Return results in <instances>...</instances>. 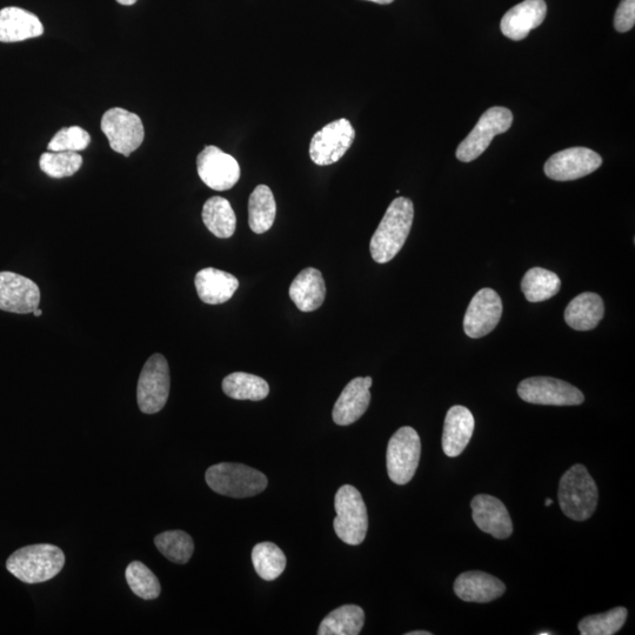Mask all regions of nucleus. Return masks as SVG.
Wrapping results in <instances>:
<instances>
[{
  "label": "nucleus",
  "instance_id": "obj_1",
  "mask_svg": "<svg viewBox=\"0 0 635 635\" xmlns=\"http://www.w3.org/2000/svg\"><path fill=\"white\" fill-rule=\"evenodd\" d=\"M414 219L412 200L394 199L371 239L370 251L374 262L386 264L397 256L409 237Z\"/></svg>",
  "mask_w": 635,
  "mask_h": 635
},
{
  "label": "nucleus",
  "instance_id": "obj_2",
  "mask_svg": "<svg viewBox=\"0 0 635 635\" xmlns=\"http://www.w3.org/2000/svg\"><path fill=\"white\" fill-rule=\"evenodd\" d=\"M65 565L64 552L50 544L25 546L12 553L6 568L25 584L45 583L57 576Z\"/></svg>",
  "mask_w": 635,
  "mask_h": 635
},
{
  "label": "nucleus",
  "instance_id": "obj_3",
  "mask_svg": "<svg viewBox=\"0 0 635 635\" xmlns=\"http://www.w3.org/2000/svg\"><path fill=\"white\" fill-rule=\"evenodd\" d=\"M561 511L576 521L590 519L597 510L598 487L584 465H574L561 477L558 492Z\"/></svg>",
  "mask_w": 635,
  "mask_h": 635
},
{
  "label": "nucleus",
  "instance_id": "obj_4",
  "mask_svg": "<svg viewBox=\"0 0 635 635\" xmlns=\"http://www.w3.org/2000/svg\"><path fill=\"white\" fill-rule=\"evenodd\" d=\"M205 479L212 491L225 497L238 499L257 496L264 492L269 483L264 473L235 463H220L211 466L206 471Z\"/></svg>",
  "mask_w": 635,
  "mask_h": 635
},
{
  "label": "nucleus",
  "instance_id": "obj_5",
  "mask_svg": "<svg viewBox=\"0 0 635 635\" xmlns=\"http://www.w3.org/2000/svg\"><path fill=\"white\" fill-rule=\"evenodd\" d=\"M337 517L333 521L334 532L345 544L357 546L363 543L369 528V517L362 494L351 485L340 487L334 499Z\"/></svg>",
  "mask_w": 635,
  "mask_h": 635
},
{
  "label": "nucleus",
  "instance_id": "obj_6",
  "mask_svg": "<svg viewBox=\"0 0 635 635\" xmlns=\"http://www.w3.org/2000/svg\"><path fill=\"white\" fill-rule=\"evenodd\" d=\"M421 441L419 434L410 426L401 427L387 446L386 464L389 477L394 484H409L419 466Z\"/></svg>",
  "mask_w": 635,
  "mask_h": 635
},
{
  "label": "nucleus",
  "instance_id": "obj_7",
  "mask_svg": "<svg viewBox=\"0 0 635 635\" xmlns=\"http://www.w3.org/2000/svg\"><path fill=\"white\" fill-rule=\"evenodd\" d=\"M512 112L501 106H494L480 117L476 126L457 149L456 156L463 163H471L489 149L494 137L511 129Z\"/></svg>",
  "mask_w": 635,
  "mask_h": 635
},
{
  "label": "nucleus",
  "instance_id": "obj_8",
  "mask_svg": "<svg viewBox=\"0 0 635 635\" xmlns=\"http://www.w3.org/2000/svg\"><path fill=\"white\" fill-rule=\"evenodd\" d=\"M170 367L162 354L156 353L147 360L140 373L137 399L140 411L155 414L164 409L170 396Z\"/></svg>",
  "mask_w": 635,
  "mask_h": 635
},
{
  "label": "nucleus",
  "instance_id": "obj_9",
  "mask_svg": "<svg viewBox=\"0 0 635 635\" xmlns=\"http://www.w3.org/2000/svg\"><path fill=\"white\" fill-rule=\"evenodd\" d=\"M102 131L108 138L111 149L120 155L129 157L139 149L145 138L142 119L122 108H113L104 113Z\"/></svg>",
  "mask_w": 635,
  "mask_h": 635
},
{
  "label": "nucleus",
  "instance_id": "obj_10",
  "mask_svg": "<svg viewBox=\"0 0 635 635\" xmlns=\"http://www.w3.org/2000/svg\"><path fill=\"white\" fill-rule=\"evenodd\" d=\"M518 394L526 403L550 406H577L585 401L583 392L564 380L533 377L518 386Z\"/></svg>",
  "mask_w": 635,
  "mask_h": 635
},
{
  "label": "nucleus",
  "instance_id": "obj_11",
  "mask_svg": "<svg viewBox=\"0 0 635 635\" xmlns=\"http://www.w3.org/2000/svg\"><path fill=\"white\" fill-rule=\"evenodd\" d=\"M356 138L350 120H336L323 127L313 136L310 144V157L319 166L332 165L339 162L350 150Z\"/></svg>",
  "mask_w": 635,
  "mask_h": 635
},
{
  "label": "nucleus",
  "instance_id": "obj_12",
  "mask_svg": "<svg viewBox=\"0 0 635 635\" xmlns=\"http://www.w3.org/2000/svg\"><path fill=\"white\" fill-rule=\"evenodd\" d=\"M603 158L587 147H571L560 151L547 160L544 171L548 178L557 182H571L597 171Z\"/></svg>",
  "mask_w": 635,
  "mask_h": 635
},
{
  "label": "nucleus",
  "instance_id": "obj_13",
  "mask_svg": "<svg viewBox=\"0 0 635 635\" xmlns=\"http://www.w3.org/2000/svg\"><path fill=\"white\" fill-rule=\"evenodd\" d=\"M197 170L203 183L215 191H227L238 183L240 166L235 158L217 146H206L197 158Z\"/></svg>",
  "mask_w": 635,
  "mask_h": 635
},
{
  "label": "nucleus",
  "instance_id": "obj_14",
  "mask_svg": "<svg viewBox=\"0 0 635 635\" xmlns=\"http://www.w3.org/2000/svg\"><path fill=\"white\" fill-rule=\"evenodd\" d=\"M501 316H503V302L499 294L492 289L480 290L473 297L466 311L464 331L473 339L483 338L496 329Z\"/></svg>",
  "mask_w": 635,
  "mask_h": 635
},
{
  "label": "nucleus",
  "instance_id": "obj_15",
  "mask_svg": "<svg viewBox=\"0 0 635 635\" xmlns=\"http://www.w3.org/2000/svg\"><path fill=\"white\" fill-rule=\"evenodd\" d=\"M40 290L33 280L13 272H0V310L28 314L38 309Z\"/></svg>",
  "mask_w": 635,
  "mask_h": 635
},
{
  "label": "nucleus",
  "instance_id": "obj_16",
  "mask_svg": "<svg viewBox=\"0 0 635 635\" xmlns=\"http://www.w3.org/2000/svg\"><path fill=\"white\" fill-rule=\"evenodd\" d=\"M371 377L354 378L346 385L333 407V421L339 426H349L362 418L371 403Z\"/></svg>",
  "mask_w": 635,
  "mask_h": 635
},
{
  "label": "nucleus",
  "instance_id": "obj_17",
  "mask_svg": "<svg viewBox=\"0 0 635 635\" xmlns=\"http://www.w3.org/2000/svg\"><path fill=\"white\" fill-rule=\"evenodd\" d=\"M474 523L481 531L496 539H507L513 532V524L506 506L486 494L474 497L471 503Z\"/></svg>",
  "mask_w": 635,
  "mask_h": 635
},
{
  "label": "nucleus",
  "instance_id": "obj_18",
  "mask_svg": "<svg viewBox=\"0 0 635 635\" xmlns=\"http://www.w3.org/2000/svg\"><path fill=\"white\" fill-rule=\"evenodd\" d=\"M546 13L545 0H525L505 13L501 19V32L505 37L520 42L544 23Z\"/></svg>",
  "mask_w": 635,
  "mask_h": 635
},
{
  "label": "nucleus",
  "instance_id": "obj_19",
  "mask_svg": "<svg viewBox=\"0 0 635 635\" xmlns=\"http://www.w3.org/2000/svg\"><path fill=\"white\" fill-rule=\"evenodd\" d=\"M506 586L503 581L489 573L472 571L460 574L454 583V592L467 603H490L503 596Z\"/></svg>",
  "mask_w": 635,
  "mask_h": 635
},
{
  "label": "nucleus",
  "instance_id": "obj_20",
  "mask_svg": "<svg viewBox=\"0 0 635 635\" xmlns=\"http://www.w3.org/2000/svg\"><path fill=\"white\" fill-rule=\"evenodd\" d=\"M473 414L465 406H453L447 412L444 424L443 451L447 457L456 458L464 452L474 432Z\"/></svg>",
  "mask_w": 635,
  "mask_h": 635
},
{
  "label": "nucleus",
  "instance_id": "obj_21",
  "mask_svg": "<svg viewBox=\"0 0 635 635\" xmlns=\"http://www.w3.org/2000/svg\"><path fill=\"white\" fill-rule=\"evenodd\" d=\"M43 33L44 26L33 13L19 8L0 10V42H23L40 37Z\"/></svg>",
  "mask_w": 635,
  "mask_h": 635
},
{
  "label": "nucleus",
  "instance_id": "obj_22",
  "mask_svg": "<svg viewBox=\"0 0 635 635\" xmlns=\"http://www.w3.org/2000/svg\"><path fill=\"white\" fill-rule=\"evenodd\" d=\"M195 285L203 303L219 305L229 302L238 290L239 282L231 273L207 267L197 273Z\"/></svg>",
  "mask_w": 635,
  "mask_h": 635
},
{
  "label": "nucleus",
  "instance_id": "obj_23",
  "mask_svg": "<svg viewBox=\"0 0 635 635\" xmlns=\"http://www.w3.org/2000/svg\"><path fill=\"white\" fill-rule=\"evenodd\" d=\"M290 298L298 309L313 312L323 305L326 296V285L322 272L313 267L298 274L290 286Z\"/></svg>",
  "mask_w": 635,
  "mask_h": 635
},
{
  "label": "nucleus",
  "instance_id": "obj_24",
  "mask_svg": "<svg viewBox=\"0 0 635 635\" xmlns=\"http://www.w3.org/2000/svg\"><path fill=\"white\" fill-rule=\"evenodd\" d=\"M605 314L603 299L597 293L584 292L572 299L565 310V322L576 331L596 329Z\"/></svg>",
  "mask_w": 635,
  "mask_h": 635
},
{
  "label": "nucleus",
  "instance_id": "obj_25",
  "mask_svg": "<svg viewBox=\"0 0 635 635\" xmlns=\"http://www.w3.org/2000/svg\"><path fill=\"white\" fill-rule=\"evenodd\" d=\"M203 222L218 238L227 239L235 235L237 218L229 200L212 197L203 207Z\"/></svg>",
  "mask_w": 635,
  "mask_h": 635
},
{
  "label": "nucleus",
  "instance_id": "obj_26",
  "mask_svg": "<svg viewBox=\"0 0 635 635\" xmlns=\"http://www.w3.org/2000/svg\"><path fill=\"white\" fill-rule=\"evenodd\" d=\"M277 215V204L269 186L258 185L249 199L250 229L262 235L271 229Z\"/></svg>",
  "mask_w": 635,
  "mask_h": 635
},
{
  "label": "nucleus",
  "instance_id": "obj_27",
  "mask_svg": "<svg viewBox=\"0 0 635 635\" xmlns=\"http://www.w3.org/2000/svg\"><path fill=\"white\" fill-rule=\"evenodd\" d=\"M365 624V612L357 605L337 608L320 624L319 635H358Z\"/></svg>",
  "mask_w": 635,
  "mask_h": 635
},
{
  "label": "nucleus",
  "instance_id": "obj_28",
  "mask_svg": "<svg viewBox=\"0 0 635 635\" xmlns=\"http://www.w3.org/2000/svg\"><path fill=\"white\" fill-rule=\"evenodd\" d=\"M561 289V280L556 273L533 267L521 280V291L530 303H541L556 296Z\"/></svg>",
  "mask_w": 635,
  "mask_h": 635
},
{
  "label": "nucleus",
  "instance_id": "obj_29",
  "mask_svg": "<svg viewBox=\"0 0 635 635\" xmlns=\"http://www.w3.org/2000/svg\"><path fill=\"white\" fill-rule=\"evenodd\" d=\"M223 391L232 399L260 401L269 396L270 386L254 374L235 372L223 380Z\"/></svg>",
  "mask_w": 635,
  "mask_h": 635
},
{
  "label": "nucleus",
  "instance_id": "obj_30",
  "mask_svg": "<svg viewBox=\"0 0 635 635\" xmlns=\"http://www.w3.org/2000/svg\"><path fill=\"white\" fill-rule=\"evenodd\" d=\"M252 563L258 576L273 581L282 576L286 568V557L277 545L262 543L254 546Z\"/></svg>",
  "mask_w": 635,
  "mask_h": 635
},
{
  "label": "nucleus",
  "instance_id": "obj_31",
  "mask_svg": "<svg viewBox=\"0 0 635 635\" xmlns=\"http://www.w3.org/2000/svg\"><path fill=\"white\" fill-rule=\"evenodd\" d=\"M158 551L172 563L184 565L195 552L192 538L184 531H167L155 538Z\"/></svg>",
  "mask_w": 635,
  "mask_h": 635
},
{
  "label": "nucleus",
  "instance_id": "obj_32",
  "mask_svg": "<svg viewBox=\"0 0 635 635\" xmlns=\"http://www.w3.org/2000/svg\"><path fill=\"white\" fill-rule=\"evenodd\" d=\"M125 577L132 592L139 598L155 600L162 592V587H160L156 574L149 567L140 563V561H133L127 566Z\"/></svg>",
  "mask_w": 635,
  "mask_h": 635
},
{
  "label": "nucleus",
  "instance_id": "obj_33",
  "mask_svg": "<svg viewBox=\"0 0 635 635\" xmlns=\"http://www.w3.org/2000/svg\"><path fill=\"white\" fill-rule=\"evenodd\" d=\"M83 165V157L78 152L43 153L39 160L40 170L51 178H66L75 175Z\"/></svg>",
  "mask_w": 635,
  "mask_h": 635
},
{
  "label": "nucleus",
  "instance_id": "obj_34",
  "mask_svg": "<svg viewBox=\"0 0 635 635\" xmlns=\"http://www.w3.org/2000/svg\"><path fill=\"white\" fill-rule=\"evenodd\" d=\"M628 612L625 607L613 608L606 613L586 617L579 623L581 635H613L623 628Z\"/></svg>",
  "mask_w": 635,
  "mask_h": 635
},
{
  "label": "nucleus",
  "instance_id": "obj_35",
  "mask_svg": "<svg viewBox=\"0 0 635 635\" xmlns=\"http://www.w3.org/2000/svg\"><path fill=\"white\" fill-rule=\"evenodd\" d=\"M91 143V136L88 131L79 126L64 127L58 131L51 139L48 150L53 152H80L86 149Z\"/></svg>",
  "mask_w": 635,
  "mask_h": 635
},
{
  "label": "nucleus",
  "instance_id": "obj_36",
  "mask_svg": "<svg viewBox=\"0 0 635 635\" xmlns=\"http://www.w3.org/2000/svg\"><path fill=\"white\" fill-rule=\"evenodd\" d=\"M635 24V0H621L614 17V28L618 32L625 33L634 28Z\"/></svg>",
  "mask_w": 635,
  "mask_h": 635
},
{
  "label": "nucleus",
  "instance_id": "obj_37",
  "mask_svg": "<svg viewBox=\"0 0 635 635\" xmlns=\"http://www.w3.org/2000/svg\"><path fill=\"white\" fill-rule=\"evenodd\" d=\"M367 2H373L380 5H389L394 2V0H367Z\"/></svg>",
  "mask_w": 635,
  "mask_h": 635
},
{
  "label": "nucleus",
  "instance_id": "obj_38",
  "mask_svg": "<svg viewBox=\"0 0 635 635\" xmlns=\"http://www.w3.org/2000/svg\"><path fill=\"white\" fill-rule=\"evenodd\" d=\"M117 2L122 5L130 6L137 3V0H117Z\"/></svg>",
  "mask_w": 635,
  "mask_h": 635
},
{
  "label": "nucleus",
  "instance_id": "obj_39",
  "mask_svg": "<svg viewBox=\"0 0 635 635\" xmlns=\"http://www.w3.org/2000/svg\"><path fill=\"white\" fill-rule=\"evenodd\" d=\"M406 635H432V633L426 632V631H413V632L406 633Z\"/></svg>",
  "mask_w": 635,
  "mask_h": 635
},
{
  "label": "nucleus",
  "instance_id": "obj_40",
  "mask_svg": "<svg viewBox=\"0 0 635 635\" xmlns=\"http://www.w3.org/2000/svg\"><path fill=\"white\" fill-rule=\"evenodd\" d=\"M42 311H40L39 309H36L35 311H33V314H35L36 317H40L42 316Z\"/></svg>",
  "mask_w": 635,
  "mask_h": 635
},
{
  "label": "nucleus",
  "instance_id": "obj_41",
  "mask_svg": "<svg viewBox=\"0 0 635 635\" xmlns=\"http://www.w3.org/2000/svg\"><path fill=\"white\" fill-rule=\"evenodd\" d=\"M552 504H553V500L550 499V498H547L546 501H545V505L546 506H551Z\"/></svg>",
  "mask_w": 635,
  "mask_h": 635
},
{
  "label": "nucleus",
  "instance_id": "obj_42",
  "mask_svg": "<svg viewBox=\"0 0 635 635\" xmlns=\"http://www.w3.org/2000/svg\"><path fill=\"white\" fill-rule=\"evenodd\" d=\"M552 633H548V632H543V633H539V635H550Z\"/></svg>",
  "mask_w": 635,
  "mask_h": 635
}]
</instances>
